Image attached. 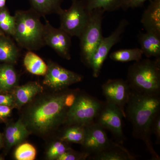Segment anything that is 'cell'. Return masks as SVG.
I'll return each mask as SVG.
<instances>
[{"mask_svg": "<svg viewBox=\"0 0 160 160\" xmlns=\"http://www.w3.org/2000/svg\"><path fill=\"white\" fill-rule=\"evenodd\" d=\"M138 38L140 49L146 57L160 58V35L146 31L145 33L140 32Z\"/></svg>", "mask_w": 160, "mask_h": 160, "instance_id": "obj_16", "label": "cell"}, {"mask_svg": "<svg viewBox=\"0 0 160 160\" xmlns=\"http://www.w3.org/2000/svg\"><path fill=\"white\" fill-rule=\"evenodd\" d=\"M15 21L6 7L0 10V29L3 32L13 37L14 34Z\"/></svg>", "mask_w": 160, "mask_h": 160, "instance_id": "obj_26", "label": "cell"}, {"mask_svg": "<svg viewBox=\"0 0 160 160\" xmlns=\"http://www.w3.org/2000/svg\"><path fill=\"white\" fill-rule=\"evenodd\" d=\"M2 134L0 132V148H1V146H2Z\"/></svg>", "mask_w": 160, "mask_h": 160, "instance_id": "obj_36", "label": "cell"}, {"mask_svg": "<svg viewBox=\"0 0 160 160\" xmlns=\"http://www.w3.org/2000/svg\"><path fill=\"white\" fill-rule=\"evenodd\" d=\"M29 134V131L23 120L19 119L16 122L7 126L5 130V139L9 148L22 142Z\"/></svg>", "mask_w": 160, "mask_h": 160, "instance_id": "obj_18", "label": "cell"}, {"mask_svg": "<svg viewBox=\"0 0 160 160\" xmlns=\"http://www.w3.org/2000/svg\"><path fill=\"white\" fill-rule=\"evenodd\" d=\"M86 135L82 146L84 152L93 155L108 148L112 142L108 138L105 129L96 122L85 127Z\"/></svg>", "mask_w": 160, "mask_h": 160, "instance_id": "obj_13", "label": "cell"}, {"mask_svg": "<svg viewBox=\"0 0 160 160\" xmlns=\"http://www.w3.org/2000/svg\"><path fill=\"white\" fill-rule=\"evenodd\" d=\"M122 112L113 104L106 102L102 103L95 122L111 132L117 142L123 144L126 140L123 132Z\"/></svg>", "mask_w": 160, "mask_h": 160, "instance_id": "obj_9", "label": "cell"}, {"mask_svg": "<svg viewBox=\"0 0 160 160\" xmlns=\"http://www.w3.org/2000/svg\"><path fill=\"white\" fill-rule=\"evenodd\" d=\"M13 104H14V100L12 95L0 94V105L10 106Z\"/></svg>", "mask_w": 160, "mask_h": 160, "instance_id": "obj_32", "label": "cell"}, {"mask_svg": "<svg viewBox=\"0 0 160 160\" xmlns=\"http://www.w3.org/2000/svg\"><path fill=\"white\" fill-rule=\"evenodd\" d=\"M66 142L60 140L52 144L46 153L47 158L49 160H57L60 156L71 149L66 144Z\"/></svg>", "mask_w": 160, "mask_h": 160, "instance_id": "obj_28", "label": "cell"}, {"mask_svg": "<svg viewBox=\"0 0 160 160\" xmlns=\"http://www.w3.org/2000/svg\"><path fill=\"white\" fill-rule=\"evenodd\" d=\"M129 22L125 19L120 21L115 29L109 36L103 37L90 61L89 68L92 69V76L98 78L105 60L112 47L120 42L121 36L126 31Z\"/></svg>", "mask_w": 160, "mask_h": 160, "instance_id": "obj_8", "label": "cell"}, {"mask_svg": "<svg viewBox=\"0 0 160 160\" xmlns=\"http://www.w3.org/2000/svg\"><path fill=\"white\" fill-rule=\"evenodd\" d=\"M94 160H133L136 158L123 146V144L112 142L109 147L97 154L90 156Z\"/></svg>", "mask_w": 160, "mask_h": 160, "instance_id": "obj_17", "label": "cell"}, {"mask_svg": "<svg viewBox=\"0 0 160 160\" xmlns=\"http://www.w3.org/2000/svg\"><path fill=\"white\" fill-rule=\"evenodd\" d=\"M102 90L106 101L118 106L126 118L125 107L131 92L127 81L123 79H109L103 84Z\"/></svg>", "mask_w": 160, "mask_h": 160, "instance_id": "obj_12", "label": "cell"}, {"mask_svg": "<svg viewBox=\"0 0 160 160\" xmlns=\"http://www.w3.org/2000/svg\"><path fill=\"white\" fill-rule=\"evenodd\" d=\"M67 92L47 96L28 108L23 121L29 130L44 134L65 123L69 109L65 104Z\"/></svg>", "mask_w": 160, "mask_h": 160, "instance_id": "obj_2", "label": "cell"}, {"mask_svg": "<svg viewBox=\"0 0 160 160\" xmlns=\"http://www.w3.org/2000/svg\"><path fill=\"white\" fill-rule=\"evenodd\" d=\"M31 8L40 16L51 14L59 15L64 9H62L63 0H29Z\"/></svg>", "mask_w": 160, "mask_h": 160, "instance_id": "obj_19", "label": "cell"}, {"mask_svg": "<svg viewBox=\"0 0 160 160\" xmlns=\"http://www.w3.org/2000/svg\"><path fill=\"white\" fill-rule=\"evenodd\" d=\"M43 40L45 46H49L61 57L70 60L71 37L61 28H56L45 17Z\"/></svg>", "mask_w": 160, "mask_h": 160, "instance_id": "obj_11", "label": "cell"}, {"mask_svg": "<svg viewBox=\"0 0 160 160\" xmlns=\"http://www.w3.org/2000/svg\"><path fill=\"white\" fill-rule=\"evenodd\" d=\"M19 50L9 38L5 35L0 37V62L15 64L19 56Z\"/></svg>", "mask_w": 160, "mask_h": 160, "instance_id": "obj_21", "label": "cell"}, {"mask_svg": "<svg viewBox=\"0 0 160 160\" xmlns=\"http://www.w3.org/2000/svg\"><path fill=\"white\" fill-rule=\"evenodd\" d=\"M141 22L146 31L160 35V0H149Z\"/></svg>", "mask_w": 160, "mask_h": 160, "instance_id": "obj_14", "label": "cell"}, {"mask_svg": "<svg viewBox=\"0 0 160 160\" xmlns=\"http://www.w3.org/2000/svg\"><path fill=\"white\" fill-rule=\"evenodd\" d=\"M160 110V95H149L131 90L125 107L126 118L132 125L133 136L145 143L153 160L160 159L151 139L152 124Z\"/></svg>", "mask_w": 160, "mask_h": 160, "instance_id": "obj_1", "label": "cell"}, {"mask_svg": "<svg viewBox=\"0 0 160 160\" xmlns=\"http://www.w3.org/2000/svg\"><path fill=\"white\" fill-rule=\"evenodd\" d=\"M90 154L86 152H76L71 149L66 151L57 159V160H86L90 156Z\"/></svg>", "mask_w": 160, "mask_h": 160, "instance_id": "obj_29", "label": "cell"}, {"mask_svg": "<svg viewBox=\"0 0 160 160\" xmlns=\"http://www.w3.org/2000/svg\"><path fill=\"white\" fill-rule=\"evenodd\" d=\"M105 12L100 9L90 12L88 23L78 38L81 60L89 67L92 58L103 37L102 23Z\"/></svg>", "mask_w": 160, "mask_h": 160, "instance_id": "obj_5", "label": "cell"}, {"mask_svg": "<svg viewBox=\"0 0 160 160\" xmlns=\"http://www.w3.org/2000/svg\"><path fill=\"white\" fill-rule=\"evenodd\" d=\"M15 25L13 37L18 45L28 51L39 50L45 46L43 40L44 24L41 16L30 9L18 10L14 15Z\"/></svg>", "mask_w": 160, "mask_h": 160, "instance_id": "obj_4", "label": "cell"}, {"mask_svg": "<svg viewBox=\"0 0 160 160\" xmlns=\"http://www.w3.org/2000/svg\"><path fill=\"white\" fill-rule=\"evenodd\" d=\"M13 98L14 104L18 108L31 102L38 94L42 93L43 91L42 86L37 82H30L23 85L18 86L13 89Z\"/></svg>", "mask_w": 160, "mask_h": 160, "instance_id": "obj_15", "label": "cell"}, {"mask_svg": "<svg viewBox=\"0 0 160 160\" xmlns=\"http://www.w3.org/2000/svg\"><path fill=\"white\" fill-rule=\"evenodd\" d=\"M23 63L26 70L35 75L45 76L48 69L47 64L32 51L26 52Z\"/></svg>", "mask_w": 160, "mask_h": 160, "instance_id": "obj_22", "label": "cell"}, {"mask_svg": "<svg viewBox=\"0 0 160 160\" xmlns=\"http://www.w3.org/2000/svg\"><path fill=\"white\" fill-rule=\"evenodd\" d=\"M37 150L29 143H25L19 145L14 152V157L17 160H33L35 158Z\"/></svg>", "mask_w": 160, "mask_h": 160, "instance_id": "obj_27", "label": "cell"}, {"mask_svg": "<svg viewBox=\"0 0 160 160\" xmlns=\"http://www.w3.org/2000/svg\"><path fill=\"white\" fill-rule=\"evenodd\" d=\"M84 8L90 12L95 9L112 12L121 9L123 0H81Z\"/></svg>", "mask_w": 160, "mask_h": 160, "instance_id": "obj_23", "label": "cell"}, {"mask_svg": "<svg viewBox=\"0 0 160 160\" xmlns=\"http://www.w3.org/2000/svg\"><path fill=\"white\" fill-rule=\"evenodd\" d=\"M148 0H123L121 8L124 11H127L130 8L135 9L142 7L144 3Z\"/></svg>", "mask_w": 160, "mask_h": 160, "instance_id": "obj_30", "label": "cell"}, {"mask_svg": "<svg viewBox=\"0 0 160 160\" xmlns=\"http://www.w3.org/2000/svg\"><path fill=\"white\" fill-rule=\"evenodd\" d=\"M131 90L149 95L160 94V58L135 62L128 69L126 80Z\"/></svg>", "mask_w": 160, "mask_h": 160, "instance_id": "obj_3", "label": "cell"}, {"mask_svg": "<svg viewBox=\"0 0 160 160\" xmlns=\"http://www.w3.org/2000/svg\"><path fill=\"white\" fill-rule=\"evenodd\" d=\"M11 112V108L9 106L0 105V119L5 118L9 116Z\"/></svg>", "mask_w": 160, "mask_h": 160, "instance_id": "obj_34", "label": "cell"}, {"mask_svg": "<svg viewBox=\"0 0 160 160\" xmlns=\"http://www.w3.org/2000/svg\"><path fill=\"white\" fill-rule=\"evenodd\" d=\"M4 35H4V32H3L2 31V30H1V29H0V37Z\"/></svg>", "mask_w": 160, "mask_h": 160, "instance_id": "obj_37", "label": "cell"}, {"mask_svg": "<svg viewBox=\"0 0 160 160\" xmlns=\"http://www.w3.org/2000/svg\"><path fill=\"white\" fill-rule=\"evenodd\" d=\"M6 0H0V10L6 7Z\"/></svg>", "mask_w": 160, "mask_h": 160, "instance_id": "obj_35", "label": "cell"}, {"mask_svg": "<svg viewBox=\"0 0 160 160\" xmlns=\"http://www.w3.org/2000/svg\"><path fill=\"white\" fill-rule=\"evenodd\" d=\"M48 69L43 80L44 85L56 90H63L68 86L82 81L83 76L49 61Z\"/></svg>", "mask_w": 160, "mask_h": 160, "instance_id": "obj_10", "label": "cell"}, {"mask_svg": "<svg viewBox=\"0 0 160 160\" xmlns=\"http://www.w3.org/2000/svg\"><path fill=\"white\" fill-rule=\"evenodd\" d=\"M3 160V158L2 157L0 156V160Z\"/></svg>", "mask_w": 160, "mask_h": 160, "instance_id": "obj_38", "label": "cell"}, {"mask_svg": "<svg viewBox=\"0 0 160 160\" xmlns=\"http://www.w3.org/2000/svg\"><path fill=\"white\" fill-rule=\"evenodd\" d=\"M102 103L87 94L79 93L74 104L67 112L65 123L68 126L86 127L94 122Z\"/></svg>", "mask_w": 160, "mask_h": 160, "instance_id": "obj_6", "label": "cell"}, {"mask_svg": "<svg viewBox=\"0 0 160 160\" xmlns=\"http://www.w3.org/2000/svg\"><path fill=\"white\" fill-rule=\"evenodd\" d=\"M143 55L140 48L122 49L112 52L109 58L112 61L120 62H138L142 59Z\"/></svg>", "mask_w": 160, "mask_h": 160, "instance_id": "obj_24", "label": "cell"}, {"mask_svg": "<svg viewBox=\"0 0 160 160\" xmlns=\"http://www.w3.org/2000/svg\"><path fill=\"white\" fill-rule=\"evenodd\" d=\"M79 93H75V92H67L65 100V104L66 107L69 109L74 104L76 99Z\"/></svg>", "mask_w": 160, "mask_h": 160, "instance_id": "obj_33", "label": "cell"}, {"mask_svg": "<svg viewBox=\"0 0 160 160\" xmlns=\"http://www.w3.org/2000/svg\"><path fill=\"white\" fill-rule=\"evenodd\" d=\"M18 81L17 73L12 64L5 63L0 66V92L13 90Z\"/></svg>", "mask_w": 160, "mask_h": 160, "instance_id": "obj_20", "label": "cell"}, {"mask_svg": "<svg viewBox=\"0 0 160 160\" xmlns=\"http://www.w3.org/2000/svg\"><path fill=\"white\" fill-rule=\"evenodd\" d=\"M69 9L59 15V28L71 37L79 38L89 21L90 12L84 8L81 0H71Z\"/></svg>", "mask_w": 160, "mask_h": 160, "instance_id": "obj_7", "label": "cell"}, {"mask_svg": "<svg viewBox=\"0 0 160 160\" xmlns=\"http://www.w3.org/2000/svg\"><path fill=\"white\" fill-rule=\"evenodd\" d=\"M64 133L60 140L66 142L78 143L82 145L86 135V129L84 126L79 125L69 126Z\"/></svg>", "mask_w": 160, "mask_h": 160, "instance_id": "obj_25", "label": "cell"}, {"mask_svg": "<svg viewBox=\"0 0 160 160\" xmlns=\"http://www.w3.org/2000/svg\"><path fill=\"white\" fill-rule=\"evenodd\" d=\"M152 133H154L156 136V143L159 145L160 143V113L159 112L152 122L151 126Z\"/></svg>", "mask_w": 160, "mask_h": 160, "instance_id": "obj_31", "label": "cell"}]
</instances>
